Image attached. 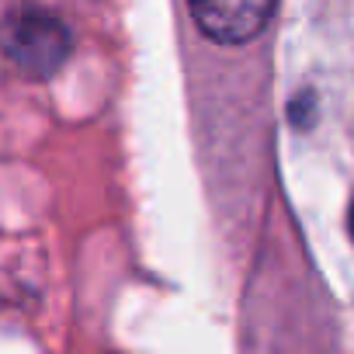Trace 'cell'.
I'll return each instance as SVG.
<instances>
[{
  "mask_svg": "<svg viewBox=\"0 0 354 354\" xmlns=\"http://www.w3.org/2000/svg\"><path fill=\"white\" fill-rule=\"evenodd\" d=\"M8 53L18 63L21 73L42 80V77H49L53 70L63 66V59L70 53V39H66V28L56 18L28 11V15L11 21Z\"/></svg>",
  "mask_w": 354,
  "mask_h": 354,
  "instance_id": "1",
  "label": "cell"
},
{
  "mask_svg": "<svg viewBox=\"0 0 354 354\" xmlns=\"http://www.w3.org/2000/svg\"><path fill=\"white\" fill-rule=\"evenodd\" d=\"M347 230H351V236H354V205H351V216H347Z\"/></svg>",
  "mask_w": 354,
  "mask_h": 354,
  "instance_id": "3",
  "label": "cell"
},
{
  "mask_svg": "<svg viewBox=\"0 0 354 354\" xmlns=\"http://www.w3.org/2000/svg\"><path fill=\"white\" fill-rule=\"evenodd\" d=\"M188 8L205 39L240 46L264 32L278 0H188Z\"/></svg>",
  "mask_w": 354,
  "mask_h": 354,
  "instance_id": "2",
  "label": "cell"
}]
</instances>
